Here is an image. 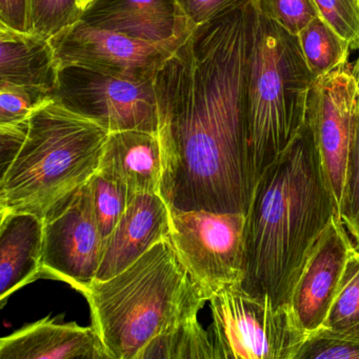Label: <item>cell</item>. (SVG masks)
I'll list each match as a JSON object with an SVG mask.
<instances>
[{"label": "cell", "mask_w": 359, "mask_h": 359, "mask_svg": "<svg viewBox=\"0 0 359 359\" xmlns=\"http://www.w3.org/2000/svg\"><path fill=\"white\" fill-rule=\"evenodd\" d=\"M0 24L20 32H30L29 0H0Z\"/></svg>", "instance_id": "cell-31"}, {"label": "cell", "mask_w": 359, "mask_h": 359, "mask_svg": "<svg viewBox=\"0 0 359 359\" xmlns=\"http://www.w3.org/2000/svg\"><path fill=\"white\" fill-rule=\"evenodd\" d=\"M29 119L11 125L0 126V174L9 169L18 156L29 129ZM0 175V176H1Z\"/></svg>", "instance_id": "cell-30"}, {"label": "cell", "mask_w": 359, "mask_h": 359, "mask_svg": "<svg viewBox=\"0 0 359 359\" xmlns=\"http://www.w3.org/2000/svg\"><path fill=\"white\" fill-rule=\"evenodd\" d=\"M60 70L50 39L0 24V81L36 88L54 97Z\"/></svg>", "instance_id": "cell-18"}, {"label": "cell", "mask_w": 359, "mask_h": 359, "mask_svg": "<svg viewBox=\"0 0 359 359\" xmlns=\"http://www.w3.org/2000/svg\"><path fill=\"white\" fill-rule=\"evenodd\" d=\"M355 243L335 214L309 254L290 295L289 306L306 334L323 329Z\"/></svg>", "instance_id": "cell-12"}, {"label": "cell", "mask_w": 359, "mask_h": 359, "mask_svg": "<svg viewBox=\"0 0 359 359\" xmlns=\"http://www.w3.org/2000/svg\"><path fill=\"white\" fill-rule=\"evenodd\" d=\"M111 359L93 325L48 316L0 339V359Z\"/></svg>", "instance_id": "cell-15"}, {"label": "cell", "mask_w": 359, "mask_h": 359, "mask_svg": "<svg viewBox=\"0 0 359 359\" xmlns=\"http://www.w3.org/2000/svg\"><path fill=\"white\" fill-rule=\"evenodd\" d=\"M51 98L53 95L43 90L0 81V126L30 118Z\"/></svg>", "instance_id": "cell-26"}, {"label": "cell", "mask_w": 359, "mask_h": 359, "mask_svg": "<svg viewBox=\"0 0 359 359\" xmlns=\"http://www.w3.org/2000/svg\"><path fill=\"white\" fill-rule=\"evenodd\" d=\"M359 325V250L355 247L346 262L337 293L323 327L346 333Z\"/></svg>", "instance_id": "cell-21"}, {"label": "cell", "mask_w": 359, "mask_h": 359, "mask_svg": "<svg viewBox=\"0 0 359 359\" xmlns=\"http://www.w3.org/2000/svg\"><path fill=\"white\" fill-rule=\"evenodd\" d=\"M320 18L350 43L359 49V0H314Z\"/></svg>", "instance_id": "cell-28"}, {"label": "cell", "mask_w": 359, "mask_h": 359, "mask_svg": "<svg viewBox=\"0 0 359 359\" xmlns=\"http://www.w3.org/2000/svg\"><path fill=\"white\" fill-rule=\"evenodd\" d=\"M43 220L0 212V308L25 285L43 278Z\"/></svg>", "instance_id": "cell-17"}, {"label": "cell", "mask_w": 359, "mask_h": 359, "mask_svg": "<svg viewBox=\"0 0 359 359\" xmlns=\"http://www.w3.org/2000/svg\"><path fill=\"white\" fill-rule=\"evenodd\" d=\"M245 213L171 209L170 241L209 302L245 279Z\"/></svg>", "instance_id": "cell-7"}, {"label": "cell", "mask_w": 359, "mask_h": 359, "mask_svg": "<svg viewBox=\"0 0 359 359\" xmlns=\"http://www.w3.org/2000/svg\"><path fill=\"white\" fill-rule=\"evenodd\" d=\"M171 209L161 194L130 197L127 209L106 238L95 281L106 280L140 259L151 248L170 237Z\"/></svg>", "instance_id": "cell-14"}, {"label": "cell", "mask_w": 359, "mask_h": 359, "mask_svg": "<svg viewBox=\"0 0 359 359\" xmlns=\"http://www.w3.org/2000/svg\"><path fill=\"white\" fill-rule=\"evenodd\" d=\"M110 132L55 97L29 119L18 156L0 176V212L47 219L97 173Z\"/></svg>", "instance_id": "cell-4"}, {"label": "cell", "mask_w": 359, "mask_h": 359, "mask_svg": "<svg viewBox=\"0 0 359 359\" xmlns=\"http://www.w3.org/2000/svg\"><path fill=\"white\" fill-rule=\"evenodd\" d=\"M154 81L118 79L69 66L60 70L54 97L109 132L137 130L158 134Z\"/></svg>", "instance_id": "cell-8"}, {"label": "cell", "mask_w": 359, "mask_h": 359, "mask_svg": "<svg viewBox=\"0 0 359 359\" xmlns=\"http://www.w3.org/2000/svg\"><path fill=\"white\" fill-rule=\"evenodd\" d=\"M104 243L90 180L43 220V277L65 281L85 295L96 280Z\"/></svg>", "instance_id": "cell-9"}, {"label": "cell", "mask_w": 359, "mask_h": 359, "mask_svg": "<svg viewBox=\"0 0 359 359\" xmlns=\"http://www.w3.org/2000/svg\"><path fill=\"white\" fill-rule=\"evenodd\" d=\"M97 173L123 186L130 196L161 194L163 152L158 134L137 130L110 132Z\"/></svg>", "instance_id": "cell-16"}, {"label": "cell", "mask_w": 359, "mask_h": 359, "mask_svg": "<svg viewBox=\"0 0 359 359\" xmlns=\"http://www.w3.org/2000/svg\"><path fill=\"white\" fill-rule=\"evenodd\" d=\"M91 186L96 218L107 238L125 213L131 196L123 186L98 173L92 177Z\"/></svg>", "instance_id": "cell-25"}, {"label": "cell", "mask_w": 359, "mask_h": 359, "mask_svg": "<svg viewBox=\"0 0 359 359\" xmlns=\"http://www.w3.org/2000/svg\"><path fill=\"white\" fill-rule=\"evenodd\" d=\"M92 1H93V0H79V8H81L83 12L86 9H87L88 6H89Z\"/></svg>", "instance_id": "cell-32"}, {"label": "cell", "mask_w": 359, "mask_h": 359, "mask_svg": "<svg viewBox=\"0 0 359 359\" xmlns=\"http://www.w3.org/2000/svg\"><path fill=\"white\" fill-rule=\"evenodd\" d=\"M254 0H177L180 9L194 28L213 22Z\"/></svg>", "instance_id": "cell-29"}, {"label": "cell", "mask_w": 359, "mask_h": 359, "mask_svg": "<svg viewBox=\"0 0 359 359\" xmlns=\"http://www.w3.org/2000/svg\"><path fill=\"white\" fill-rule=\"evenodd\" d=\"M253 4L196 27L155 76L170 209L247 213V77Z\"/></svg>", "instance_id": "cell-1"}, {"label": "cell", "mask_w": 359, "mask_h": 359, "mask_svg": "<svg viewBox=\"0 0 359 359\" xmlns=\"http://www.w3.org/2000/svg\"><path fill=\"white\" fill-rule=\"evenodd\" d=\"M81 22L150 43L184 39L194 30L177 0H93Z\"/></svg>", "instance_id": "cell-13"}, {"label": "cell", "mask_w": 359, "mask_h": 359, "mask_svg": "<svg viewBox=\"0 0 359 359\" xmlns=\"http://www.w3.org/2000/svg\"><path fill=\"white\" fill-rule=\"evenodd\" d=\"M306 66L314 79L348 62L350 43L321 18L313 20L297 35Z\"/></svg>", "instance_id": "cell-20"}, {"label": "cell", "mask_w": 359, "mask_h": 359, "mask_svg": "<svg viewBox=\"0 0 359 359\" xmlns=\"http://www.w3.org/2000/svg\"><path fill=\"white\" fill-rule=\"evenodd\" d=\"M353 64H354V73L355 75H356V79L359 83V57L357 58L356 62H353Z\"/></svg>", "instance_id": "cell-33"}, {"label": "cell", "mask_w": 359, "mask_h": 359, "mask_svg": "<svg viewBox=\"0 0 359 359\" xmlns=\"http://www.w3.org/2000/svg\"><path fill=\"white\" fill-rule=\"evenodd\" d=\"M137 359H217L211 334L197 315L173 323L153 338Z\"/></svg>", "instance_id": "cell-19"}, {"label": "cell", "mask_w": 359, "mask_h": 359, "mask_svg": "<svg viewBox=\"0 0 359 359\" xmlns=\"http://www.w3.org/2000/svg\"><path fill=\"white\" fill-rule=\"evenodd\" d=\"M335 214L306 121L252 190L243 289L270 296L277 306L287 304L309 254Z\"/></svg>", "instance_id": "cell-2"}, {"label": "cell", "mask_w": 359, "mask_h": 359, "mask_svg": "<svg viewBox=\"0 0 359 359\" xmlns=\"http://www.w3.org/2000/svg\"><path fill=\"white\" fill-rule=\"evenodd\" d=\"M258 7L297 36L313 20L320 18L314 0H255Z\"/></svg>", "instance_id": "cell-27"}, {"label": "cell", "mask_w": 359, "mask_h": 359, "mask_svg": "<svg viewBox=\"0 0 359 359\" xmlns=\"http://www.w3.org/2000/svg\"><path fill=\"white\" fill-rule=\"evenodd\" d=\"M295 359H359V334L323 327L306 337Z\"/></svg>", "instance_id": "cell-24"}, {"label": "cell", "mask_w": 359, "mask_h": 359, "mask_svg": "<svg viewBox=\"0 0 359 359\" xmlns=\"http://www.w3.org/2000/svg\"><path fill=\"white\" fill-rule=\"evenodd\" d=\"M210 304L217 359H295L308 337L287 304L250 293L241 283L224 287Z\"/></svg>", "instance_id": "cell-6"}, {"label": "cell", "mask_w": 359, "mask_h": 359, "mask_svg": "<svg viewBox=\"0 0 359 359\" xmlns=\"http://www.w3.org/2000/svg\"><path fill=\"white\" fill-rule=\"evenodd\" d=\"M338 216L359 250V111L355 119Z\"/></svg>", "instance_id": "cell-23"}, {"label": "cell", "mask_w": 359, "mask_h": 359, "mask_svg": "<svg viewBox=\"0 0 359 359\" xmlns=\"http://www.w3.org/2000/svg\"><path fill=\"white\" fill-rule=\"evenodd\" d=\"M83 296L111 359H137L153 338L209 302L170 237L115 276L94 281Z\"/></svg>", "instance_id": "cell-3"}, {"label": "cell", "mask_w": 359, "mask_h": 359, "mask_svg": "<svg viewBox=\"0 0 359 359\" xmlns=\"http://www.w3.org/2000/svg\"><path fill=\"white\" fill-rule=\"evenodd\" d=\"M79 0H29L30 32L51 39L81 20Z\"/></svg>", "instance_id": "cell-22"}, {"label": "cell", "mask_w": 359, "mask_h": 359, "mask_svg": "<svg viewBox=\"0 0 359 359\" xmlns=\"http://www.w3.org/2000/svg\"><path fill=\"white\" fill-rule=\"evenodd\" d=\"M247 77L248 150L252 182L287 148L306 123L311 74L297 36L254 0Z\"/></svg>", "instance_id": "cell-5"}, {"label": "cell", "mask_w": 359, "mask_h": 359, "mask_svg": "<svg viewBox=\"0 0 359 359\" xmlns=\"http://www.w3.org/2000/svg\"><path fill=\"white\" fill-rule=\"evenodd\" d=\"M358 111L359 83L353 62L314 79L306 121L312 131L323 178L337 212Z\"/></svg>", "instance_id": "cell-10"}, {"label": "cell", "mask_w": 359, "mask_h": 359, "mask_svg": "<svg viewBox=\"0 0 359 359\" xmlns=\"http://www.w3.org/2000/svg\"><path fill=\"white\" fill-rule=\"evenodd\" d=\"M187 37L150 43L93 28L79 20L50 41L60 69L81 67L118 79L149 81L155 79L159 69Z\"/></svg>", "instance_id": "cell-11"}, {"label": "cell", "mask_w": 359, "mask_h": 359, "mask_svg": "<svg viewBox=\"0 0 359 359\" xmlns=\"http://www.w3.org/2000/svg\"><path fill=\"white\" fill-rule=\"evenodd\" d=\"M346 333L359 334V325H356L355 327H353L351 331L346 332Z\"/></svg>", "instance_id": "cell-34"}]
</instances>
